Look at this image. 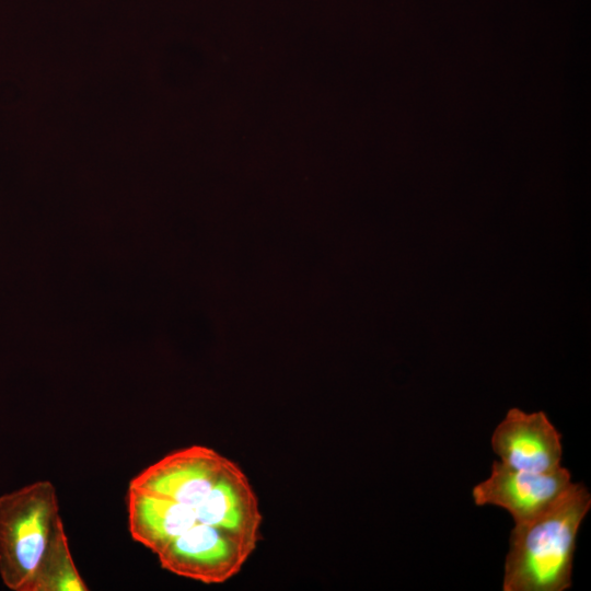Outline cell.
<instances>
[{
  "label": "cell",
  "mask_w": 591,
  "mask_h": 591,
  "mask_svg": "<svg viewBox=\"0 0 591 591\" xmlns=\"http://www.w3.org/2000/svg\"><path fill=\"white\" fill-rule=\"evenodd\" d=\"M591 508L581 483L547 510L514 523L505 561L503 591H564L571 587L578 532Z\"/></svg>",
  "instance_id": "obj_1"
},
{
  "label": "cell",
  "mask_w": 591,
  "mask_h": 591,
  "mask_svg": "<svg viewBox=\"0 0 591 591\" xmlns=\"http://www.w3.org/2000/svg\"><path fill=\"white\" fill-rule=\"evenodd\" d=\"M490 443L500 462L511 468L549 473L561 467V434L544 412L509 409Z\"/></svg>",
  "instance_id": "obj_4"
},
{
  "label": "cell",
  "mask_w": 591,
  "mask_h": 591,
  "mask_svg": "<svg viewBox=\"0 0 591 591\" xmlns=\"http://www.w3.org/2000/svg\"><path fill=\"white\" fill-rule=\"evenodd\" d=\"M72 558L62 521L39 564L30 591H88Z\"/></svg>",
  "instance_id": "obj_5"
},
{
  "label": "cell",
  "mask_w": 591,
  "mask_h": 591,
  "mask_svg": "<svg viewBox=\"0 0 591 591\" xmlns=\"http://www.w3.org/2000/svg\"><path fill=\"white\" fill-rule=\"evenodd\" d=\"M571 485V474L563 466L549 473H534L494 461L490 475L473 487L472 497L476 506L502 508L519 523L547 510Z\"/></svg>",
  "instance_id": "obj_3"
},
{
  "label": "cell",
  "mask_w": 591,
  "mask_h": 591,
  "mask_svg": "<svg viewBox=\"0 0 591 591\" xmlns=\"http://www.w3.org/2000/svg\"><path fill=\"white\" fill-rule=\"evenodd\" d=\"M61 521L57 490L49 480L0 496V576L5 587L30 591Z\"/></svg>",
  "instance_id": "obj_2"
}]
</instances>
